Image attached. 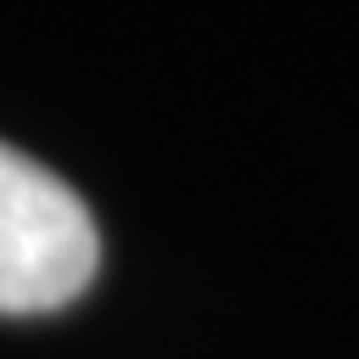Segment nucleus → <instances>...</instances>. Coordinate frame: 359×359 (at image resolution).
<instances>
[{
    "mask_svg": "<svg viewBox=\"0 0 359 359\" xmlns=\"http://www.w3.org/2000/svg\"><path fill=\"white\" fill-rule=\"evenodd\" d=\"M101 264L84 196L45 163L0 140V314H45L73 303Z\"/></svg>",
    "mask_w": 359,
    "mask_h": 359,
    "instance_id": "1",
    "label": "nucleus"
}]
</instances>
